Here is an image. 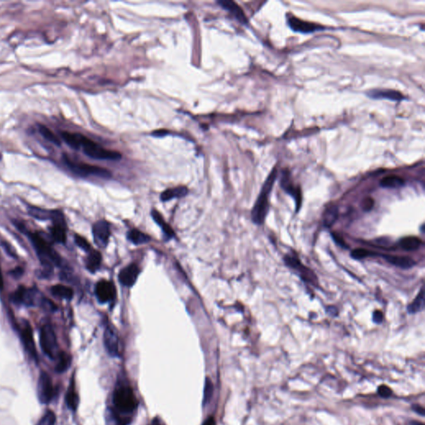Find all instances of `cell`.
Here are the masks:
<instances>
[{"label": "cell", "mask_w": 425, "mask_h": 425, "mask_svg": "<svg viewBox=\"0 0 425 425\" xmlns=\"http://www.w3.org/2000/svg\"><path fill=\"white\" fill-rule=\"evenodd\" d=\"M28 235L43 267V274L48 277L53 273L54 266L60 265V256L40 234L28 233Z\"/></svg>", "instance_id": "cell-1"}, {"label": "cell", "mask_w": 425, "mask_h": 425, "mask_svg": "<svg viewBox=\"0 0 425 425\" xmlns=\"http://www.w3.org/2000/svg\"><path fill=\"white\" fill-rule=\"evenodd\" d=\"M276 179H277V170L274 169L271 172L269 176L267 177V180L265 181L256 204L252 210V219L254 222V224L261 225L264 223L265 218L267 216V212L269 209V195L272 192Z\"/></svg>", "instance_id": "cell-2"}, {"label": "cell", "mask_w": 425, "mask_h": 425, "mask_svg": "<svg viewBox=\"0 0 425 425\" xmlns=\"http://www.w3.org/2000/svg\"><path fill=\"white\" fill-rule=\"evenodd\" d=\"M80 149L86 156L95 160L120 161L122 157L117 151L106 150L95 141H91V139L79 133V150Z\"/></svg>", "instance_id": "cell-3"}, {"label": "cell", "mask_w": 425, "mask_h": 425, "mask_svg": "<svg viewBox=\"0 0 425 425\" xmlns=\"http://www.w3.org/2000/svg\"><path fill=\"white\" fill-rule=\"evenodd\" d=\"M114 410L121 415H128L137 409L138 402L133 390L128 385H118L113 394Z\"/></svg>", "instance_id": "cell-4"}, {"label": "cell", "mask_w": 425, "mask_h": 425, "mask_svg": "<svg viewBox=\"0 0 425 425\" xmlns=\"http://www.w3.org/2000/svg\"><path fill=\"white\" fill-rule=\"evenodd\" d=\"M63 161L65 164V166L70 170L71 171L78 176H96L105 178V179H109L111 177V172L107 170L106 169L101 168L99 166H92V165H89V164L77 162V161H73L68 155H63Z\"/></svg>", "instance_id": "cell-5"}, {"label": "cell", "mask_w": 425, "mask_h": 425, "mask_svg": "<svg viewBox=\"0 0 425 425\" xmlns=\"http://www.w3.org/2000/svg\"><path fill=\"white\" fill-rule=\"evenodd\" d=\"M40 345L43 353L51 360L58 357V340L53 326L45 324L40 330Z\"/></svg>", "instance_id": "cell-6"}, {"label": "cell", "mask_w": 425, "mask_h": 425, "mask_svg": "<svg viewBox=\"0 0 425 425\" xmlns=\"http://www.w3.org/2000/svg\"><path fill=\"white\" fill-rule=\"evenodd\" d=\"M56 390L48 374L41 373L38 381V399L43 404H48L55 396Z\"/></svg>", "instance_id": "cell-7"}, {"label": "cell", "mask_w": 425, "mask_h": 425, "mask_svg": "<svg viewBox=\"0 0 425 425\" xmlns=\"http://www.w3.org/2000/svg\"><path fill=\"white\" fill-rule=\"evenodd\" d=\"M11 301L18 306L33 307L37 299V290L20 286L11 295Z\"/></svg>", "instance_id": "cell-8"}, {"label": "cell", "mask_w": 425, "mask_h": 425, "mask_svg": "<svg viewBox=\"0 0 425 425\" xmlns=\"http://www.w3.org/2000/svg\"><path fill=\"white\" fill-rule=\"evenodd\" d=\"M20 337L26 351L31 357L33 358V360L38 361V354H37L35 343L33 340V330L28 322H25L20 329Z\"/></svg>", "instance_id": "cell-9"}, {"label": "cell", "mask_w": 425, "mask_h": 425, "mask_svg": "<svg viewBox=\"0 0 425 425\" xmlns=\"http://www.w3.org/2000/svg\"><path fill=\"white\" fill-rule=\"evenodd\" d=\"M285 263L288 267H292V268H294V269L298 271L302 279L307 281V282H309L312 284L317 283V278L316 277V275L314 274V272H312L309 268H307V267L303 266L297 257H294V256L287 255L285 257Z\"/></svg>", "instance_id": "cell-10"}, {"label": "cell", "mask_w": 425, "mask_h": 425, "mask_svg": "<svg viewBox=\"0 0 425 425\" xmlns=\"http://www.w3.org/2000/svg\"><path fill=\"white\" fill-rule=\"evenodd\" d=\"M287 22H288V25L290 26V28H292V30L295 31V32H298V33H311L325 29L324 27H322V26L302 20V19L296 18L294 16L288 18Z\"/></svg>", "instance_id": "cell-11"}, {"label": "cell", "mask_w": 425, "mask_h": 425, "mask_svg": "<svg viewBox=\"0 0 425 425\" xmlns=\"http://www.w3.org/2000/svg\"><path fill=\"white\" fill-rule=\"evenodd\" d=\"M104 344L110 355L112 356L119 355V338L116 330L111 326L106 327L104 332Z\"/></svg>", "instance_id": "cell-12"}, {"label": "cell", "mask_w": 425, "mask_h": 425, "mask_svg": "<svg viewBox=\"0 0 425 425\" xmlns=\"http://www.w3.org/2000/svg\"><path fill=\"white\" fill-rule=\"evenodd\" d=\"M96 297L101 302H110L116 296V289L113 283L107 281H100L96 284Z\"/></svg>", "instance_id": "cell-13"}, {"label": "cell", "mask_w": 425, "mask_h": 425, "mask_svg": "<svg viewBox=\"0 0 425 425\" xmlns=\"http://www.w3.org/2000/svg\"><path fill=\"white\" fill-rule=\"evenodd\" d=\"M93 236L96 244L100 247L106 246L108 243L110 236V228L108 223L104 220L98 221L94 224Z\"/></svg>", "instance_id": "cell-14"}, {"label": "cell", "mask_w": 425, "mask_h": 425, "mask_svg": "<svg viewBox=\"0 0 425 425\" xmlns=\"http://www.w3.org/2000/svg\"><path fill=\"white\" fill-rule=\"evenodd\" d=\"M53 222V225L49 228L51 236L57 243L64 244L67 239V226L64 217L62 215Z\"/></svg>", "instance_id": "cell-15"}, {"label": "cell", "mask_w": 425, "mask_h": 425, "mask_svg": "<svg viewBox=\"0 0 425 425\" xmlns=\"http://www.w3.org/2000/svg\"><path fill=\"white\" fill-rule=\"evenodd\" d=\"M218 3L224 9L231 13L232 15L234 16V18L239 21V23H242V24H248L249 23L244 10L240 8V6L238 5L234 1L220 0V1H218Z\"/></svg>", "instance_id": "cell-16"}, {"label": "cell", "mask_w": 425, "mask_h": 425, "mask_svg": "<svg viewBox=\"0 0 425 425\" xmlns=\"http://www.w3.org/2000/svg\"><path fill=\"white\" fill-rule=\"evenodd\" d=\"M139 273H140L139 267L136 265L131 264L126 268H124L120 272L119 280L121 282V284H123L124 286L131 287L136 282Z\"/></svg>", "instance_id": "cell-17"}, {"label": "cell", "mask_w": 425, "mask_h": 425, "mask_svg": "<svg viewBox=\"0 0 425 425\" xmlns=\"http://www.w3.org/2000/svg\"><path fill=\"white\" fill-rule=\"evenodd\" d=\"M282 187L284 189L285 191L287 192V194H291L297 204V211H298L302 204V194H301V190L300 188H296L292 184L291 179H290V175L288 173H283L282 178Z\"/></svg>", "instance_id": "cell-18"}, {"label": "cell", "mask_w": 425, "mask_h": 425, "mask_svg": "<svg viewBox=\"0 0 425 425\" xmlns=\"http://www.w3.org/2000/svg\"><path fill=\"white\" fill-rule=\"evenodd\" d=\"M368 96L374 99H389L391 101H400L405 99V96L399 91L388 89H375L368 93Z\"/></svg>", "instance_id": "cell-19"}, {"label": "cell", "mask_w": 425, "mask_h": 425, "mask_svg": "<svg viewBox=\"0 0 425 425\" xmlns=\"http://www.w3.org/2000/svg\"><path fill=\"white\" fill-rule=\"evenodd\" d=\"M381 257H384L390 264L394 265L395 267H400L403 269H409V268L415 267V264H416L415 260L409 257L387 255V254H382Z\"/></svg>", "instance_id": "cell-20"}, {"label": "cell", "mask_w": 425, "mask_h": 425, "mask_svg": "<svg viewBox=\"0 0 425 425\" xmlns=\"http://www.w3.org/2000/svg\"><path fill=\"white\" fill-rule=\"evenodd\" d=\"M28 212L32 215V217H34L36 219H41V220H53L54 221L63 215L62 213L59 211L45 210V209H38L35 207H30L28 209Z\"/></svg>", "instance_id": "cell-21"}, {"label": "cell", "mask_w": 425, "mask_h": 425, "mask_svg": "<svg viewBox=\"0 0 425 425\" xmlns=\"http://www.w3.org/2000/svg\"><path fill=\"white\" fill-rule=\"evenodd\" d=\"M66 403L68 407L73 411H75L78 409V404H79V397L78 394L76 390L75 380H71L70 385L68 389V392L66 394Z\"/></svg>", "instance_id": "cell-22"}, {"label": "cell", "mask_w": 425, "mask_h": 425, "mask_svg": "<svg viewBox=\"0 0 425 425\" xmlns=\"http://www.w3.org/2000/svg\"><path fill=\"white\" fill-rule=\"evenodd\" d=\"M106 422L107 425H127L130 423V419L124 417L113 408H111L106 415Z\"/></svg>", "instance_id": "cell-23"}, {"label": "cell", "mask_w": 425, "mask_h": 425, "mask_svg": "<svg viewBox=\"0 0 425 425\" xmlns=\"http://www.w3.org/2000/svg\"><path fill=\"white\" fill-rule=\"evenodd\" d=\"M38 130L42 137L45 139L46 141L53 144L54 146L60 147L62 145L60 139L58 138L48 126H44L43 124H38Z\"/></svg>", "instance_id": "cell-24"}, {"label": "cell", "mask_w": 425, "mask_h": 425, "mask_svg": "<svg viewBox=\"0 0 425 425\" xmlns=\"http://www.w3.org/2000/svg\"><path fill=\"white\" fill-rule=\"evenodd\" d=\"M188 194L186 187L179 186L174 189H169L161 194V199L162 201H168L174 198L184 197Z\"/></svg>", "instance_id": "cell-25"}, {"label": "cell", "mask_w": 425, "mask_h": 425, "mask_svg": "<svg viewBox=\"0 0 425 425\" xmlns=\"http://www.w3.org/2000/svg\"><path fill=\"white\" fill-rule=\"evenodd\" d=\"M422 241L417 237H406L400 241V248L405 251H415L420 249Z\"/></svg>", "instance_id": "cell-26"}, {"label": "cell", "mask_w": 425, "mask_h": 425, "mask_svg": "<svg viewBox=\"0 0 425 425\" xmlns=\"http://www.w3.org/2000/svg\"><path fill=\"white\" fill-rule=\"evenodd\" d=\"M425 308V289L422 287L420 293L418 294L413 302L408 306V312L410 314H415L421 312Z\"/></svg>", "instance_id": "cell-27"}, {"label": "cell", "mask_w": 425, "mask_h": 425, "mask_svg": "<svg viewBox=\"0 0 425 425\" xmlns=\"http://www.w3.org/2000/svg\"><path fill=\"white\" fill-rule=\"evenodd\" d=\"M101 262V255L98 251L89 252V255L86 261V268L91 272H96L98 269Z\"/></svg>", "instance_id": "cell-28"}, {"label": "cell", "mask_w": 425, "mask_h": 425, "mask_svg": "<svg viewBox=\"0 0 425 425\" xmlns=\"http://www.w3.org/2000/svg\"><path fill=\"white\" fill-rule=\"evenodd\" d=\"M405 185V180L397 175H389L380 181V186L387 189H398Z\"/></svg>", "instance_id": "cell-29"}, {"label": "cell", "mask_w": 425, "mask_h": 425, "mask_svg": "<svg viewBox=\"0 0 425 425\" xmlns=\"http://www.w3.org/2000/svg\"><path fill=\"white\" fill-rule=\"evenodd\" d=\"M51 292L55 297H59L62 299L71 300L73 297V290L71 287H67L64 285H55L51 287Z\"/></svg>", "instance_id": "cell-30"}, {"label": "cell", "mask_w": 425, "mask_h": 425, "mask_svg": "<svg viewBox=\"0 0 425 425\" xmlns=\"http://www.w3.org/2000/svg\"><path fill=\"white\" fill-rule=\"evenodd\" d=\"M151 215L153 217L154 220L158 224V225L161 227V229H163L164 233L169 238H172V237L174 236V233L173 231V229H171V227L166 224L165 219L162 218V216H161V214L159 212L156 211V210H153L152 213H151Z\"/></svg>", "instance_id": "cell-31"}, {"label": "cell", "mask_w": 425, "mask_h": 425, "mask_svg": "<svg viewBox=\"0 0 425 425\" xmlns=\"http://www.w3.org/2000/svg\"><path fill=\"white\" fill-rule=\"evenodd\" d=\"M58 362L56 366V370L58 372L62 373L68 370L71 365V356L67 353L61 352L58 355Z\"/></svg>", "instance_id": "cell-32"}, {"label": "cell", "mask_w": 425, "mask_h": 425, "mask_svg": "<svg viewBox=\"0 0 425 425\" xmlns=\"http://www.w3.org/2000/svg\"><path fill=\"white\" fill-rule=\"evenodd\" d=\"M128 239L132 243L136 244H146L151 239L146 234H144L142 232L139 231V230H136V229H133L129 233Z\"/></svg>", "instance_id": "cell-33"}, {"label": "cell", "mask_w": 425, "mask_h": 425, "mask_svg": "<svg viewBox=\"0 0 425 425\" xmlns=\"http://www.w3.org/2000/svg\"><path fill=\"white\" fill-rule=\"evenodd\" d=\"M337 218H338V209L337 207H331L329 209H327L324 214L325 226H332Z\"/></svg>", "instance_id": "cell-34"}, {"label": "cell", "mask_w": 425, "mask_h": 425, "mask_svg": "<svg viewBox=\"0 0 425 425\" xmlns=\"http://www.w3.org/2000/svg\"><path fill=\"white\" fill-rule=\"evenodd\" d=\"M56 423H57V418L55 414L53 411L48 410L44 414L43 417L41 418L36 425H56Z\"/></svg>", "instance_id": "cell-35"}, {"label": "cell", "mask_w": 425, "mask_h": 425, "mask_svg": "<svg viewBox=\"0 0 425 425\" xmlns=\"http://www.w3.org/2000/svg\"><path fill=\"white\" fill-rule=\"evenodd\" d=\"M350 255L354 259L360 260L365 258V257H373L374 255H377L378 256L380 254H375L374 252H370L369 250H366V249H357L351 252Z\"/></svg>", "instance_id": "cell-36"}, {"label": "cell", "mask_w": 425, "mask_h": 425, "mask_svg": "<svg viewBox=\"0 0 425 425\" xmlns=\"http://www.w3.org/2000/svg\"><path fill=\"white\" fill-rule=\"evenodd\" d=\"M213 392H214V386H213V383H212L210 379L206 378V380H205V385H204V405H206L207 402H209L210 399H211L212 395H213Z\"/></svg>", "instance_id": "cell-37"}, {"label": "cell", "mask_w": 425, "mask_h": 425, "mask_svg": "<svg viewBox=\"0 0 425 425\" xmlns=\"http://www.w3.org/2000/svg\"><path fill=\"white\" fill-rule=\"evenodd\" d=\"M75 243L79 248L83 249L84 251L91 252V245L89 244L88 242L86 241V239L79 235H76Z\"/></svg>", "instance_id": "cell-38"}, {"label": "cell", "mask_w": 425, "mask_h": 425, "mask_svg": "<svg viewBox=\"0 0 425 425\" xmlns=\"http://www.w3.org/2000/svg\"><path fill=\"white\" fill-rule=\"evenodd\" d=\"M374 206V200L371 198H366L362 202V209L364 211H370Z\"/></svg>", "instance_id": "cell-39"}, {"label": "cell", "mask_w": 425, "mask_h": 425, "mask_svg": "<svg viewBox=\"0 0 425 425\" xmlns=\"http://www.w3.org/2000/svg\"><path fill=\"white\" fill-rule=\"evenodd\" d=\"M379 394H380L382 397H389V396L391 395V390H390L387 386L383 385V386H380V387L379 388Z\"/></svg>", "instance_id": "cell-40"}, {"label": "cell", "mask_w": 425, "mask_h": 425, "mask_svg": "<svg viewBox=\"0 0 425 425\" xmlns=\"http://www.w3.org/2000/svg\"><path fill=\"white\" fill-rule=\"evenodd\" d=\"M383 313L380 312V311H375L374 313H373V321L375 322V323H381V322L383 321Z\"/></svg>", "instance_id": "cell-41"}, {"label": "cell", "mask_w": 425, "mask_h": 425, "mask_svg": "<svg viewBox=\"0 0 425 425\" xmlns=\"http://www.w3.org/2000/svg\"><path fill=\"white\" fill-rule=\"evenodd\" d=\"M332 236H333V239H334L335 242H336L337 244H339V246L342 247V248H347V245H346L345 242L343 240L341 237L339 236V235H336V234H332Z\"/></svg>", "instance_id": "cell-42"}, {"label": "cell", "mask_w": 425, "mask_h": 425, "mask_svg": "<svg viewBox=\"0 0 425 425\" xmlns=\"http://www.w3.org/2000/svg\"><path fill=\"white\" fill-rule=\"evenodd\" d=\"M23 273V270L22 267H16L15 269H13L12 272H11V274L13 276V277H15V278H18V277H20Z\"/></svg>", "instance_id": "cell-43"}, {"label": "cell", "mask_w": 425, "mask_h": 425, "mask_svg": "<svg viewBox=\"0 0 425 425\" xmlns=\"http://www.w3.org/2000/svg\"><path fill=\"white\" fill-rule=\"evenodd\" d=\"M168 131H165V130H160V131H154L153 133H152V136H165L166 135H168Z\"/></svg>", "instance_id": "cell-44"}, {"label": "cell", "mask_w": 425, "mask_h": 425, "mask_svg": "<svg viewBox=\"0 0 425 425\" xmlns=\"http://www.w3.org/2000/svg\"><path fill=\"white\" fill-rule=\"evenodd\" d=\"M203 425H216L214 417H209L204 421Z\"/></svg>", "instance_id": "cell-45"}, {"label": "cell", "mask_w": 425, "mask_h": 425, "mask_svg": "<svg viewBox=\"0 0 425 425\" xmlns=\"http://www.w3.org/2000/svg\"><path fill=\"white\" fill-rule=\"evenodd\" d=\"M151 425H165V423L162 421V420L160 419V418H155L154 419L153 421L151 423Z\"/></svg>", "instance_id": "cell-46"}, {"label": "cell", "mask_w": 425, "mask_h": 425, "mask_svg": "<svg viewBox=\"0 0 425 425\" xmlns=\"http://www.w3.org/2000/svg\"><path fill=\"white\" fill-rule=\"evenodd\" d=\"M3 274H2V270H1V267H0V290L3 289Z\"/></svg>", "instance_id": "cell-47"}, {"label": "cell", "mask_w": 425, "mask_h": 425, "mask_svg": "<svg viewBox=\"0 0 425 425\" xmlns=\"http://www.w3.org/2000/svg\"><path fill=\"white\" fill-rule=\"evenodd\" d=\"M414 410H415L416 412L420 413L421 415H424V409H423V408H420V406L418 407L417 406V408H414Z\"/></svg>", "instance_id": "cell-48"}, {"label": "cell", "mask_w": 425, "mask_h": 425, "mask_svg": "<svg viewBox=\"0 0 425 425\" xmlns=\"http://www.w3.org/2000/svg\"><path fill=\"white\" fill-rule=\"evenodd\" d=\"M411 425H424L421 423L419 422H412L411 423Z\"/></svg>", "instance_id": "cell-49"}]
</instances>
